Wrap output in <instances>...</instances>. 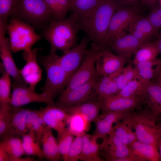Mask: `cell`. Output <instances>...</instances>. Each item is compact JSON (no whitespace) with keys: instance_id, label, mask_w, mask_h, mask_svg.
<instances>
[{"instance_id":"b9f144b4","label":"cell","mask_w":161,"mask_h":161,"mask_svg":"<svg viewBox=\"0 0 161 161\" xmlns=\"http://www.w3.org/2000/svg\"><path fill=\"white\" fill-rule=\"evenodd\" d=\"M11 106L8 107H0V136L1 139L6 131L10 117Z\"/></svg>"},{"instance_id":"52a82bcc","label":"cell","mask_w":161,"mask_h":161,"mask_svg":"<svg viewBox=\"0 0 161 161\" xmlns=\"http://www.w3.org/2000/svg\"><path fill=\"white\" fill-rule=\"evenodd\" d=\"M104 48L93 43L87 49L84 59L79 67L72 76L66 87L58 99L64 97L71 90L83 84L96 76V62L100 51Z\"/></svg>"},{"instance_id":"2e32d148","label":"cell","mask_w":161,"mask_h":161,"mask_svg":"<svg viewBox=\"0 0 161 161\" xmlns=\"http://www.w3.org/2000/svg\"><path fill=\"white\" fill-rule=\"evenodd\" d=\"M143 43L129 32L123 31L108 43L106 48L128 59Z\"/></svg>"},{"instance_id":"8d00e7d4","label":"cell","mask_w":161,"mask_h":161,"mask_svg":"<svg viewBox=\"0 0 161 161\" xmlns=\"http://www.w3.org/2000/svg\"><path fill=\"white\" fill-rule=\"evenodd\" d=\"M137 73L134 67L130 63L113 74L109 75L117 84L118 92L129 82L136 77Z\"/></svg>"},{"instance_id":"ac0fdd59","label":"cell","mask_w":161,"mask_h":161,"mask_svg":"<svg viewBox=\"0 0 161 161\" xmlns=\"http://www.w3.org/2000/svg\"><path fill=\"white\" fill-rule=\"evenodd\" d=\"M31 109L11 106L10 117L5 132L1 139L14 136L21 137L28 130L26 126L27 115Z\"/></svg>"},{"instance_id":"d6986e66","label":"cell","mask_w":161,"mask_h":161,"mask_svg":"<svg viewBox=\"0 0 161 161\" xmlns=\"http://www.w3.org/2000/svg\"><path fill=\"white\" fill-rule=\"evenodd\" d=\"M5 33H0V56L1 64L6 71L18 83L28 86L17 67L12 54L9 39L5 36Z\"/></svg>"},{"instance_id":"ba28073f","label":"cell","mask_w":161,"mask_h":161,"mask_svg":"<svg viewBox=\"0 0 161 161\" xmlns=\"http://www.w3.org/2000/svg\"><path fill=\"white\" fill-rule=\"evenodd\" d=\"M103 139L100 154L108 161H138L129 146L116 136L114 131Z\"/></svg>"},{"instance_id":"484cf974","label":"cell","mask_w":161,"mask_h":161,"mask_svg":"<svg viewBox=\"0 0 161 161\" xmlns=\"http://www.w3.org/2000/svg\"><path fill=\"white\" fill-rule=\"evenodd\" d=\"M114 129L117 137L127 145L137 140L135 133L133 130L132 113L131 112L122 120L117 122Z\"/></svg>"},{"instance_id":"7402d4cb","label":"cell","mask_w":161,"mask_h":161,"mask_svg":"<svg viewBox=\"0 0 161 161\" xmlns=\"http://www.w3.org/2000/svg\"><path fill=\"white\" fill-rule=\"evenodd\" d=\"M61 109L69 114H77L82 115L90 123L94 122L99 116L101 105L99 100H95Z\"/></svg>"},{"instance_id":"4316f807","label":"cell","mask_w":161,"mask_h":161,"mask_svg":"<svg viewBox=\"0 0 161 161\" xmlns=\"http://www.w3.org/2000/svg\"><path fill=\"white\" fill-rule=\"evenodd\" d=\"M105 0H75L71 5V16L76 21L93 13Z\"/></svg>"},{"instance_id":"1f68e13d","label":"cell","mask_w":161,"mask_h":161,"mask_svg":"<svg viewBox=\"0 0 161 161\" xmlns=\"http://www.w3.org/2000/svg\"><path fill=\"white\" fill-rule=\"evenodd\" d=\"M160 53L155 42L144 43L135 52L133 63L135 65L139 62L154 60Z\"/></svg>"},{"instance_id":"7a4b0ae2","label":"cell","mask_w":161,"mask_h":161,"mask_svg":"<svg viewBox=\"0 0 161 161\" xmlns=\"http://www.w3.org/2000/svg\"><path fill=\"white\" fill-rule=\"evenodd\" d=\"M77 21L70 16L61 20L52 19L43 30V35L50 45V52L60 50L65 53L77 44Z\"/></svg>"},{"instance_id":"6f0895ef","label":"cell","mask_w":161,"mask_h":161,"mask_svg":"<svg viewBox=\"0 0 161 161\" xmlns=\"http://www.w3.org/2000/svg\"><path fill=\"white\" fill-rule=\"evenodd\" d=\"M159 124V125L160 126L161 128V122Z\"/></svg>"},{"instance_id":"60d3db41","label":"cell","mask_w":161,"mask_h":161,"mask_svg":"<svg viewBox=\"0 0 161 161\" xmlns=\"http://www.w3.org/2000/svg\"><path fill=\"white\" fill-rule=\"evenodd\" d=\"M83 135L76 136L69 150L68 161H77L79 160L82 150Z\"/></svg>"},{"instance_id":"5b68a950","label":"cell","mask_w":161,"mask_h":161,"mask_svg":"<svg viewBox=\"0 0 161 161\" xmlns=\"http://www.w3.org/2000/svg\"><path fill=\"white\" fill-rule=\"evenodd\" d=\"M7 32L9 36L10 48L13 53L32 49L41 38L31 25L13 17L8 22Z\"/></svg>"},{"instance_id":"3957f363","label":"cell","mask_w":161,"mask_h":161,"mask_svg":"<svg viewBox=\"0 0 161 161\" xmlns=\"http://www.w3.org/2000/svg\"><path fill=\"white\" fill-rule=\"evenodd\" d=\"M55 52H50L38 58V62L45 69L46 79L44 85L41 88L42 92L52 100L60 95L67 86L70 77L61 67Z\"/></svg>"},{"instance_id":"7c38bea8","label":"cell","mask_w":161,"mask_h":161,"mask_svg":"<svg viewBox=\"0 0 161 161\" xmlns=\"http://www.w3.org/2000/svg\"><path fill=\"white\" fill-rule=\"evenodd\" d=\"M99 100L101 103L102 114L114 111H131L138 108L146 103L143 96L125 97L117 94L103 97Z\"/></svg>"},{"instance_id":"ab89813d","label":"cell","mask_w":161,"mask_h":161,"mask_svg":"<svg viewBox=\"0 0 161 161\" xmlns=\"http://www.w3.org/2000/svg\"><path fill=\"white\" fill-rule=\"evenodd\" d=\"M18 0H0V23L7 25L11 16Z\"/></svg>"},{"instance_id":"44dd1931","label":"cell","mask_w":161,"mask_h":161,"mask_svg":"<svg viewBox=\"0 0 161 161\" xmlns=\"http://www.w3.org/2000/svg\"><path fill=\"white\" fill-rule=\"evenodd\" d=\"M129 32L139 41L144 43L157 34L158 31L151 24L147 18L138 15L130 24Z\"/></svg>"},{"instance_id":"d6a6232c","label":"cell","mask_w":161,"mask_h":161,"mask_svg":"<svg viewBox=\"0 0 161 161\" xmlns=\"http://www.w3.org/2000/svg\"><path fill=\"white\" fill-rule=\"evenodd\" d=\"M22 135V145L26 154L37 156L41 159L45 157L40 143L36 140L35 133L33 130Z\"/></svg>"},{"instance_id":"d590c367","label":"cell","mask_w":161,"mask_h":161,"mask_svg":"<svg viewBox=\"0 0 161 161\" xmlns=\"http://www.w3.org/2000/svg\"><path fill=\"white\" fill-rule=\"evenodd\" d=\"M1 75L0 78V107H8L10 98L11 88L12 86L10 75L0 64Z\"/></svg>"},{"instance_id":"e0dca14e","label":"cell","mask_w":161,"mask_h":161,"mask_svg":"<svg viewBox=\"0 0 161 161\" xmlns=\"http://www.w3.org/2000/svg\"><path fill=\"white\" fill-rule=\"evenodd\" d=\"M39 110L46 126L55 130L60 136L66 128L70 114L55 105H47Z\"/></svg>"},{"instance_id":"9c48e42d","label":"cell","mask_w":161,"mask_h":161,"mask_svg":"<svg viewBox=\"0 0 161 161\" xmlns=\"http://www.w3.org/2000/svg\"><path fill=\"white\" fill-rule=\"evenodd\" d=\"M96 78V76L88 81L73 88L63 98L58 99L54 105L62 108L98 100L94 89Z\"/></svg>"},{"instance_id":"9a60e30c","label":"cell","mask_w":161,"mask_h":161,"mask_svg":"<svg viewBox=\"0 0 161 161\" xmlns=\"http://www.w3.org/2000/svg\"><path fill=\"white\" fill-rule=\"evenodd\" d=\"M38 49L25 50L23 54L26 63L20 72L23 78L32 89L35 90L37 84L42 79V70L37 61Z\"/></svg>"},{"instance_id":"836d02e7","label":"cell","mask_w":161,"mask_h":161,"mask_svg":"<svg viewBox=\"0 0 161 161\" xmlns=\"http://www.w3.org/2000/svg\"><path fill=\"white\" fill-rule=\"evenodd\" d=\"M148 82L137 75L120 89L117 94L125 97L143 96L145 87Z\"/></svg>"},{"instance_id":"277c9868","label":"cell","mask_w":161,"mask_h":161,"mask_svg":"<svg viewBox=\"0 0 161 161\" xmlns=\"http://www.w3.org/2000/svg\"><path fill=\"white\" fill-rule=\"evenodd\" d=\"M11 17L43 30L54 19L44 0H18Z\"/></svg>"},{"instance_id":"4dcf8cb0","label":"cell","mask_w":161,"mask_h":161,"mask_svg":"<svg viewBox=\"0 0 161 161\" xmlns=\"http://www.w3.org/2000/svg\"><path fill=\"white\" fill-rule=\"evenodd\" d=\"M134 65L137 76L148 82L154 78L161 69V59L140 62Z\"/></svg>"},{"instance_id":"f546056e","label":"cell","mask_w":161,"mask_h":161,"mask_svg":"<svg viewBox=\"0 0 161 161\" xmlns=\"http://www.w3.org/2000/svg\"><path fill=\"white\" fill-rule=\"evenodd\" d=\"M19 136L10 137L2 139L0 147L9 155V161H16L18 158L26 154L22 145V140Z\"/></svg>"},{"instance_id":"603a6c76","label":"cell","mask_w":161,"mask_h":161,"mask_svg":"<svg viewBox=\"0 0 161 161\" xmlns=\"http://www.w3.org/2000/svg\"><path fill=\"white\" fill-rule=\"evenodd\" d=\"M129 146L138 161L161 160L157 147L155 145L136 140Z\"/></svg>"},{"instance_id":"83f0119b","label":"cell","mask_w":161,"mask_h":161,"mask_svg":"<svg viewBox=\"0 0 161 161\" xmlns=\"http://www.w3.org/2000/svg\"><path fill=\"white\" fill-rule=\"evenodd\" d=\"M92 136L84 133L83 135V145L79 160L83 161H102L100 156V145Z\"/></svg>"},{"instance_id":"8fae6325","label":"cell","mask_w":161,"mask_h":161,"mask_svg":"<svg viewBox=\"0 0 161 161\" xmlns=\"http://www.w3.org/2000/svg\"><path fill=\"white\" fill-rule=\"evenodd\" d=\"M90 41L89 38L84 36L80 42L61 56L57 55V60L71 78L77 70L83 61Z\"/></svg>"},{"instance_id":"f1b7e54d","label":"cell","mask_w":161,"mask_h":161,"mask_svg":"<svg viewBox=\"0 0 161 161\" xmlns=\"http://www.w3.org/2000/svg\"><path fill=\"white\" fill-rule=\"evenodd\" d=\"M96 76L94 89L98 100L103 97L118 93L117 84L112 77L109 75Z\"/></svg>"},{"instance_id":"11a10c76","label":"cell","mask_w":161,"mask_h":161,"mask_svg":"<svg viewBox=\"0 0 161 161\" xmlns=\"http://www.w3.org/2000/svg\"><path fill=\"white\" fill-rule=\"evenodd\" d=\"M159 1L160 3V5L161 7V0H159Z\"/></svg>"},{"instance_id":"f5cc1de1","label":"cell","mask_w":161,"mask_h":161,"mask_svg":"<svg viewBox=\"0 0 161 161\" xmlns=\"http://www.w3.org/2000/svg\"><path fill=\"white\" fill-rule=\"evenodd\" d=\"M158 148H159V154L160 156V157L161 159V138L160 140L158 145Z\"/></svg>"},{"instance_id":"c3c4849f","label":"cell","mask_w":161,"mask_h":161,"mask_svg":"<svg viewBox=\"0 0 161 161\" xmlns=\"http://www.w3.org/2000/svg\"><path fill=\"white\" fill-rule=\"evenodd\" d=\"M158 35V39L155 42L157 45L160 53H161V32Z\"/></svg>"},{"instance_id":"816d5d0a","label":"cell","mask_w":161,"mask_h":161,"mask_svg":"<svg viewBox=\"0 0 161 161\" xmlns=\"http://www.w3.org/2000/svg\"><path fill=\"white\" fill-rule=\"evenodd\" d=\"M153 8L157 12L161 17V7L155 5L153 7Z\"/></svg>"},{"instance_id":"cb8c5ba5","label":"cell","mask_w":161,"mask_h":161,"mask_svg":"<svg viewBox=\"0 0 161 161\" xmlns=\"http://www.w3.org/2000/svg\"><path fill=\"white\" fill-rule=\"evenodd\" d=\"M143 96L151 113L158 118L161 114V85L154 81L148 82Z\"/></svg>"},{"instance_id":"74e56055","label":"cell","mask_w":161,"mask_h":161,"mask_svg":"<svg viewBox=\"0 0 161 161\" xmlns=\"http://www.w3.org/2000/svg\"><path fill=\"white\" fill-rule=\"evenodd\" d=\"M90 124L84 117L77 114H70L67 123L70 131L75 136L88 131Z\"/></svg>"},{"instance_id":"d4e9b609","label":"cell","mask_w":161,"mask_h":161,"mask_svg":"<svg viewBox=\"0 0 161 161\" xmlns=\"http://www.w3.org/2000/svg\"><path fill=\"white\" fill-rule=\"evenodd\" d=\"M42 150L45 157L52 161H58L63 159L59 145L55 138L52 129L46 126L41 140Z\"/></svg>"},{"instance_id":"6da1fadb","label":"cell","mask_w":161,"mask_h":161,"mask_svg":"<svg viewBox=\"0 0 161 161\" xmlns=\"http://www.w3.org/2000/svg\"><path fill=\"white\" fill-rule=\"evenodd\" d=\"M121 6L117 0H105L90 15L76 21L79 30L86 32L92 43L105 48V41L111 20Z\"/></svg>"},{"instance_id":"e575fe53","label":"cell","mask_w":161,"mask_h":161,"mask_svg":"<svg viewBox=\"0 0 161 161\" xmlns=\"http://www.w3.org/2000/svg\"><path fill=\"white\" fill-rule=\"evenodd\" d=\"M54 18L57 21L65 19L70 10L71 0H44Z\"/></svg>"},{"instance_id":"4fadbf2b","label":"cell","mask_w":161,"mask_h":161,"mask_svg":"<svg viewBox=\"0 0 161 161\" xmlns=\"http://www.w3.org/2000/svg\"><path fill=\"white\" fill-rule=\"evenodd\" d=\"M136 7L121 6L117 10L111 20L104 44H107L118 33L124 31L138 15Z\"/></svg>"},{"instance_id":"db71d44e","label":"cell","mask_w":161,"mask_h":161,"mask_svg":"<svg viewBox=\"0 0 161 161\" xmlns=\"http://www.w3.org/2000/svg\"><path fill=\"white\" fill-rule=\"evenodd\" d=\"M132 5V6H136L139 0H131Z\"/></svg>"},{"instance_id":"f35d334b","label":"cell","mask_w":161,"mask_h":161,"mask_svg":"<svg viewBox=\"0 0 161 161\" xmlns=\"http://www.w3.org/2000/svg\"><path fill=\"white\" fill-rule=\"evenodd\" d=\"M73 136L67 127L58 137L60 151L64 161H68L69 152L74 140Z\"/></svg>"},{"instance_id":"5bb4252c","label":"cell","mask_w":161,"mask_h":161,"mask_svg":"<svg viewBox=\"0 0 161 161\" xmlns=\"http://www.w3.org/2000/svg\"><path fill=\"white\" fill-rule=\"evenodd\" d=\"M127 59L112 53L106 48L98 54L96 62V76L109 75L123 67Z\"/></svg>"},{"instance_id":"30bf717a","label":"cell","mask_w":161,"mask_h":161,"mask_svg":"<svg viewBox=\"0 0 161 161\" xmlns=\"http://www.w3.org/2000/svg\"><path fill=\"white\" fill-rule=\"evenodd\" d=\"M13 92L10 96L11 106L21 107L34 102H41L54 106L55 102L42 92L38 94L27 86L19 84L13 80L12 84Z\"/></svg>"},{"instance_id":"7dc6e473","label":"cell","mask_w":161,"mask_h":161,"mask_svg":"<svg viewBox=\"0 0 161 161\" xmlns=\"http://www.w3.org/2000/svg\"><path fill=\"white\" fill-rule=\"evenodd\" d=\"M158 1L159 0H141L143 4L153 7L156 5Z\"/></svg>"},{"instance_id":"9f6ffc18","label":"cell","mask_w":161,"mask_h":161,"mask_svg":"<svg viewBox=\"0 0 161 161\" xmlns=\"http://www.w3.org/2000/svg\"><path fill=\"white\" fill-rule=\"evenodd\" d=\"M74 0H71V5L72 4V3L74 1Z\"/></svg>"},{"instance_id":"bcb514c9","label":"cell","mask_w":161,"mask_h":161,"mask_svg":"<svg viewBox=\"0 0 161 161\" xmlns=\"http://www.w3.org/2000/svg\"><path fill=\"white\" fill-rule=\"evenodd\" d=\"M10 157L7 152L0 147V161H9Z\"/></svg>"},{"instance_id":"8992f818","label":"cell","mask_w":161,"mask_h":161,"mask_svg":"<svg viewBox=\"0 0 161 161\" xmlns=\"http://www.w3.org/2000/svg\"><path fill=\"white\" fill-rule=\"evenodd\" d=\"M133 129L137 140L143 143L158 145L161 138V129L157 123L158 118L150 110L132 113Z\"/></svg>"},{"instance_id":"f6af8a7d","label":"cell","mask_w":161,"mask_h":161,"mask_svg":"<svg viewBox=\"0 0 161 161\" xmlns=\"http://www.w3.org/2000/svg\"><path fill=\"white\" fill-rule=\"evenodd\" d=\"M40 114L39 110L31 109L29 112L26 119V126L28 131L32 129L34 123Z\"/></svg>"},{"instance_id":"7bdbcfd3","label":"cell","mask_w":161,"mask_h":161,"mask_svg":"<svg viewBox=\"0 0 161 161\" xmlns=\"http://www.w3.org/2000/svg\"><path fill=\"white\" fill-rule=\"evenodd\" d=\"M46 126V125L40 113V116L34 123L32 129L34 131L35 133L36 140L39 143H41L44 129Z\"/></svg>"},{"instance_id":"ee69618b","label":"cell","mask_w":161,"mask_h":161,"mask_svg":"<svg viewBox=\"0 0 161 161\" xmlns=\"http://www.w3.org/2000/svg\"><path fill=\"white\" fill-rule=\"evenodd\" d=\"M147 18L155 29L158 31L161 29V17L153 8Z\"/></svg>"},{"instance_id":"681fc988","label":"cell","mask_w":161,"mask_h":161,"mask_svg":"<svg viewBox=\"0 0 161 161\" xmlns=\"http://www.w3.org/2000/svg\"><path fill=\"white\" fill-rule=\"evenodd\" d=\"M122 6L132 5L131 0H117Z\"/></svg>"},{"instance_id":"ffe728a7","label":"cell","mask_w":161,"mask_h":161,"mask_svg":"<svg viewBox=\"0 0 161 161\" xmlns=\"http://www.w3.org/2000/svg\"><path fill=\"white\" fill-rule=\"evenodd\" d=\"M130 111H117L99 115L94 121L96 125L92 135L95 139H104L114 131L113 124L122 120Z\"/></svg>"},{"instance_id":"f907efd6","label":"cell","mask_w":161,"mask_h":161,"mask_svg":"<svg viewBox=\"0 0 161 161\" xmlns=\"http://www.w3.org/2000/svg\"><path fill=\"white\" fill-rule=\"evenodd\" d=\"M154 78L156 79L155 82L161 85V69Z\"/></svg>"}]
</instances>
